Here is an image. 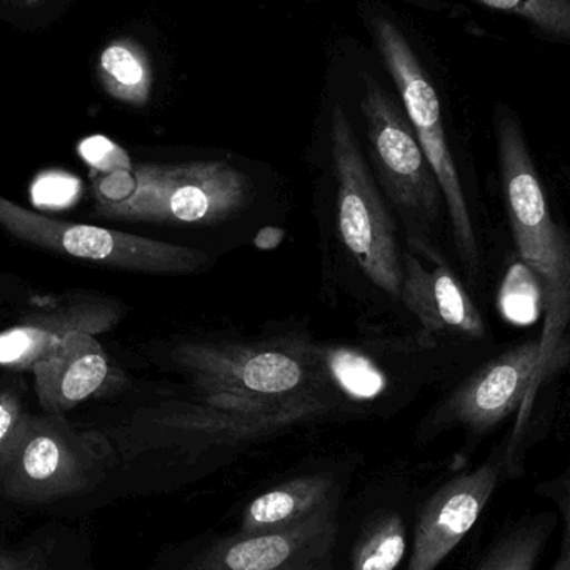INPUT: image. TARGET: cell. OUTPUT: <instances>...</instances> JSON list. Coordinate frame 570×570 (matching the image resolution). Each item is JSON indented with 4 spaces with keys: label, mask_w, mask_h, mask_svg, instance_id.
<instances>
[{
    "label": "cell",
    "mask_w": 570,
    "mask_h": 570,
    "mask_svg": "<svg viewBox=\"0 0 570 570\" xmlns=\"http://www.w3.org/2000/svg\"><path fill=\"white\" fill-rule=\"evenodd\" d=\"M97 76L104 90L127 106L144 107L153 96V62L134 39L120 37L107 43L97 62Z\"/></svg>",
    "instance_id": "ac0fdd59"
},
{
    "label": "cell",
    "mask_w": 570,
    "mask_h": 570,
    "mask_svg": "<svg viewBox=\"0 0 570 570\" xmlns=\"http://www.w3.org/2000/svg\"><path fill=\"white\" fill-rule=\"evenodd\" d=\"M331 147L342 243L375 287L401 298L402 261L394 223L341 106L332 114Z\"/></svg>",
    "instance_id": "52a82bcc"
},
{
    "label": "cell",
    "mask_w": 570,
    "mask_h": 570,
    "mask_svg": "<svg viewBox=\"0 0 570 570\" xmlns=\"http://www.w3.org/2000/svg\"><path fill=\"white\" fill-rule=\"evenodd\" d=\"M489 9L528 20L548 36L570 42V0H475Z\"/></svg>",
    "instance_id": "ffe728a7"
},
{
    "label": "cell",
    "mask_w": 570,
    "mask_h": 570,
    "mask_svg": "<svg viewBox=\"0 0 570 570\" xmlns=\"http://www.w3.org/2000/svg\"><path fill=\"white\" fill-rule=\"evenodd\" d=\"M0 570H52L37 556L0 551Z\"/></svg>",
    "instance_id": "cb8c5ba5"
},
{
    "label": "cell",
    "mask_w": 570,
    "mask_h": 570,
    "mask_svg": "<svg viewBox=\"0 0 570 570\" xmlns=\"http://www.w3.org/2000/svg\"><path fill=\"white\" fill-rule=\"evenodd\" d=\"M22 401L13 391L0 392V461L26 419Z\"/></svg>",
    "instance_id": "603a6c76"
},
{
    "label": "cell",
    "mask_w": 570,
    "mask_h": 570,
    "mask_svg": "<svg viewBox=\"0 0 570 570\" xmlns=\"http://www.w3.org/2000/svg\"><path fill=\"white\" fill-rule=\"evenodd\" d=\"M106 435L60 414L26 415L0 461V484L16 498L50 499L90 488L112 464Z\"/></svg>",
    "instance_id": "277c9868"
},
{
    "label": "cell",
    "mask_w": 570,
    "mask_h": 570,
    "mask_svg": "<svg viewBox=\"0 0 570 570\" xmlns=\"http://www.w3.org/2000/svg\"><path fill=\"white\" fill-rule=\"evenodd\" d=\"M40 407L63 414L119 384L120 377L96 334L73 331L30 367Z\"/></svg>",
    "instance_id": "5bb4252c"
},
{
    "label": "cell",
    "mask_w": 570,
    "mask_h": 570,
    "mask_svg": "<svg viewBox=\"0 0 570 570\" xmlns=\"http://www.w3.org/2000/svg\"><path fill=\"white\" fill-rule=\"evenodd\" d=\"M498 146L512 236L521 259L544 288L541 355L532 384L535 401L539 385L554 367L570 324V236L554 223L521 127L505 112L499 117Z\"/></svg>",
    "instance_id": "7a4b0ae2"
},
{
    "label": "cell",
    "mask_w": 570,
    "mask_h": 570,
    "mask_svg": "<svg viewBox=\"0 0 570 570\" xmlns=\"http://www.w3.org/2000/svg\"><path fill=\"white\" fill-rule=\"evenodd\" d=\"M361 109L385 193L402 216L432 223L441 209V187L411 122L372 77L364 79Z\"/></svg>",
    "instance_id": "8fae6325"
},
{
    "label": "cell",
    "mask_w": 570,
    "mask_h": 570,
    "mask_svg": "<svg viewBox=\"0 0 570 570\" xmlns=\"http://www.w3.org/2000/svg\"><path fill=\"white\" fill-rule=\"evenodd\" d=\"M404 519L395 512L375 515L352 551V570H397L407 551Z\"/></svg>",
    "instance_id": "d6986e66"
},
{
    "label": "cell",
    "mask_w": 570,
    "mask_h": 570,
    "mask_svg": "<svg viewBox=\"0 0 570 570\" xmlns=\"http://www.w3.org/2000/svg\"><path fill=\"white\" fill-rule=\"evenodd\" d=\"M100 216L129 223L214 226L246 209L253 180L227 160L139 164L94 183Z\"/></svg>",
    "instance_id": "3957f363"
},
{
    "label": "cell",
    "mask_w": 570,
    "mask_h": 570,
    "mask_svg": "<svg viewBox=\"0 0 570 570\" xmlns=\"http://www.w3.org/2000/svg\"><path fill=\"white\" fill-rule=\"evenodd\" d=\"M80 154L100 173H116V170H126L132 167L127 154L107 137L94 136L83 140L80 144Z\"/></svg>",
    "instance_id": "7402d4cb"
},
{
    "label": "cell",
    "mask_w": 570,
    "mask_h": 570,
    "mask_svg": "<svg viewBox=\"0 0 570 570\" xmlns=\"http://www.w3.org/2000/svg\"><path fill=\"white\" fill-rule=\"evenodd\" d=\"M0 227L16 239L40 249L130 273L190 276L206 269L210 263L206 253L193 247L52 219L2 196Z\"/></svg>",
    "instance_id": "8992f818"
},
{
    "label": "cell",
    "mask_w": 570,
    "mask_h": 570,
    "mask_svg": "<svg viewBox=\"0 0 570 570\" xmlns=\"http://www.w3.org/2000/svg\"><path fill=\"white\" fill-rule=\"evenodd\" d=\"M401 298L428 334L451 332L471 338L485 334L481 312L445 264L428 269L412 253L402 261Z\"/></svg>",
    "instance_id": "9a60e30c"
},
{
    "label": "cell",
    "mask_w": 570,
    "mask_h": 570,
    "mask_svg": "<svg viewBox=\"0 0 570 570\" xmlns=\"http://www.w3.org/2000/svg\"><path fill=\"white\" fill-rule=\"evenodd\" d=\"M20 3H23V6H36V3H39L40 0H19Z\"/></svg>",
    "instance_id": "484cf974"
},
{
    "label": "cell",
    "mask_w": 570,
    "mask_h": 570,
    "mask_svg": "<svg viewBox=\"0 0 570 570\" xmlns=\"http://www.w3.org/2000/svg\"><path fill=\"white\" fill-rule=\"evenodd\" d=\"M112 298L90 292H72L49 311L33 312L0 331V367L26 371L69 332L104 334L122 318Z\"/></svg>",
    "instance_id": "4fadbf2b"
},
{
    "label": "cell",
    "mask_w": 570,
    "mask_h": 570,
    "mask_svg": "<svg viewBox=\"0 0 570 570\" xmlns=\"http://www.w3.org/2000/svg\"><path fill=\"white\" fill-rule=\"evenodd\" d=\"M337 505L338 488L334 475L325 472L298 475L253 499L244 508L239 534L288 528Z\"/></svg>",
    "instance_id": "2e32d148"
},
{
    "label": "cell",
    "mask_w": 570,
    "mask_h": 570,
    "mask_svg": "<svg viewBox=\"0 0 570 570\" xmlns=\"http://www.w3.org/2000/svg\"><path fill=\"white\" fill-rule=\"evenodd\" d=\"M521 475L505 441L478 468L442 482L419 509L405 570H438L478 524L502 482Z\"/></svg>",
    "instance_id": "9c48e42d"
},
{
    "label": "cell",
    "mask_w": 570,
    "mask_h": 570,
    "mask_svg": "<svg viewBox=\"0 0 570 570\" xmlns=\"http://www.w3.org/2000/svg\"><path fill=\"white\" fill-rule=\"evenodd\" d=\"M0 297H2V295H0Z\"/></svg>",
    "instance_id": "4316f807"
},
{
    "label": "cell",
    "mask_w": 570,
    "mask_h": 570,
    "mask_svg": "<svg viewBox=\"0 0 570 570\" xmlns=\"http://www.w3.org/2000/svg\"><path fill=\"white\" fill-rule=\"evenodd\" d=\"M535 495L554 505L556 515L562 525L559 551L549 570H570V465L554 478L539 482Z\"/></svg>",
    "instance_id": "44dd1931"
},
{
    "label": "cell",
    "mask_w": 570,
    "mask_h": 570,
    "mask_svg": "<svg viewBox=\"0 0 570 570\" xmlns=\"http://www.w3.org/2000/svg\"><path fill=\"white\" fill-rule=\"evenodd\" d=\"M337 509L259 534H237L210 546L189 570H332Z\"/></svg>",
    "instance_id": "7c38bea8"
},
{
    "label": "cell",
    "mask_w": 570,
    "mask_h": 570,
    "mask_svg": "<svg viewBox=\"0 0 570 570\" xmlns=\"http://www.w3.org/2000/svg\"><path fill=\"white\" fill-rule=\"evenodd\" d=\"M559 519L554 511L525 514L505 524L469 570H535Z\"/></svg>",
    "instance_id": "e0dca14e"
},
{
    "label": "cell",
    "mask_w": 570,
    "mask_h": 570,
    "mask_svg": "<svg viewBox=\"0 0 570 570\" xmlns=\"http://www.w3.org/2000/svg\"><path fill=\"white\" fill-rule=\"evenodd\" d=\"M372 27L385 67L401 94L409 122L441 187L459 254L469 269L475 271L479 263L478 240L461 177L445 137L438 92L425 76L411 43L395 23L385 17H375Z\"/></svg>",
    "instance_id": "ba28073f"
},
{
    "label": "cell",
    "mask_w": 570,
    "mask_h": 570,
    "mask_svg": "<svg viewBox=\"0 0 570 570\" xmlns=\"http://www.w3.org/2000/svg\"><path fill=\"white\" fill-rule=\"evenodd\" d=\"M173 361L200 391L283 399L324 389V354L305 342H184Z\"/></svg>",
    "instance_id": "5b68a950"
},
{
    "label": "cell",
    "mask_w": 570,
    "mask_h": 570,
    "mask_svg": "<svg viewBox=\"0 0 570 570\" xmlns=\"http://www.w3.org/2000/svg\"><path fill=\"white\" fill-rule=\"evenodd\" d=\"M334 407L324 389L283 399L200 391L194 397L170 399L137 412L130 435L137 452L197 455L264 441L325 417Z\"/></svg>",
    "instance_id": "6da1fadb"
},
{
    "label": "cell",
    "mask_w": 570,
    "mask_h": 570,
    "mask_svg": "<svg viewBox=\"0 0 570 570\" xmlns=\"http://www.w3.org/2000/svg\"><path fill=\"white\" fill-rule=\"evenodd\" d=\"M285 230L281 227H264L254 237V246L259 250H274L283 244Z\"/></svg>",
    "instance_id": "d4e9b609"
},
{
    "label": "cell",
    "mask_w": 570,
    "mask_h": 570,
    "mask_svg": "<svg viewBox=\"0 0 570 570\" xmlns=\"http://www.w3.org/2000/svg\"><path fill=\"white\" fill-rule=\"evenodd\" d=\"M539 355L541 341L532 338L482 365L442 405L439 422L442 425H462L475 438H482L519 411L518 422L508 439V449L509 454L522 465V441L534 404L532 384Z\"/></svg>",
    "instance_id": "30bf717a"
}]
</instances>
